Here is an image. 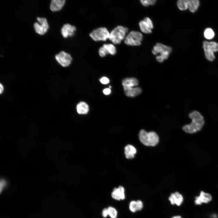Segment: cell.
Returning a JSON list of instances; mask_svg holds the SVG:
<instances>
[{
  "instance_id": "6da1fadb",
  "label": "cell",
  "mask_w": 218,
  "mask_h": 218,
  "mask_svg": "<svg viewBox=\"0 0 218 218\" xmlns=\"http://www.w3.org/2000/svg\"><path fill=\"white\" fill-rule=\"evenodd\" d=\"M189 117L192 120L191 122L184 126L182 127L183 130L187 133L190 134L200 131L205 123L202 115L199 112L194 111L190 113Z\"/></svg>"
},
{
  "instance_id": "7a4b0ae2",
  "label": "cell",
  "mask_w": 218,
  "mask_h": 218,
  "mask_svg": "<svg viewBox=\"0 0 218 218\" xmlns=\"http://www.w3.org/2000/svg\"><path fill=\"white\" fill-rule=\"evenodd\" d=\"M140 141L144 145L147 146H154L157 144L159 137L154 132H147L144 130H141L139 134Z\"/></svg>"
},
{
  "instance_id": "3957f363",
  "label": "cell",
  "mask_w": 218,
  "mask_h": 218,
  "mask_svg": "<svg viewBox=\"0 0 218 218\" xmlns=\"http://www.w3.org/2000/svg\"><path fill=\"white\" fill-rule=\"evenodd\" d=\"M128 30V28L121 25L116 27L110 33L109 39L114 44H118L126 37V35Z\"/></svg>"
},
{
  "instance_id": "277c9868",
  "label": "cell",
  "mask_w": 218,
  "mask_h": 218,
  "mask_svg": "<svg viewBox=\"0 0 218 218\" xmlns=\"http://www.w3.org/2000/svg\"><path fill=\"white\" fill-rule=\"evenodd\" d=\"M143 38V35L140 32L131 31L126 36L124 42L128 45H140Z\"/></svg>"
},
{
  "instance_id": "5b68a950",
  "label": "cell",
  "mask_w": 218,
  "mask_h": 218,
  "mask_svg": "<svg viewBox=\"0 0 218 218\" xmlns=\"http://www.w3.org/2000/svg\"><path fill=\"white\" fill-rule=\"evenodd\" d=\"M89 35L94 41H105L109 38L110 33L106 28L100 27L93 31Z\"/></svg>"
},
{
  "instance_id": "8992f818",
  "label": "cell",
  "mask_w": 218,
  "mask_h": 218,
  "mask_svg": "<svg viewBox=\"0 0 218 218\" xmlns=\"http://www.w3.org/2000/svg\"><path fill=\"white\" fill-rule=\"evenodd\" d=\"M38 22L34 24V28L36 32L38 34L43 35L47 31L49 25L47 19L44 18H37Z\"/></svg>"
},
{
  "instance_id": "52a82bcc",
  "label": "cell",
  "mask_w": 218,
  "mask_h": 218,
  "mask_svg": "<svg viewBox=\"0 0 218 218\" xmlns=\"http://www.w3.org/2000/svg\"><path fill=\"white\" fill-rule=\"evenodd\" d=\"M55 58L57 62L63 67L70 65L72 59L70 54L64 51H61L56 55Z\"/></svg>"
},
{
  "instance_id": "ba28073f",
  "label": "cell",
  "mask_w": 218,
  "mask_h": 218,
  "mask_svg": "<svg viewBox=\"0 0 218 218\" xmlns=\"http://www.w3.org/2000/svg\"><path fill=\"white\" fill-rule=\"evenodd\" d=\"M212 198V197L210 193L201 191L199 195L195 197L194 203L196 205L208 203L211 201Z\"/></svg>"
},
{
  "instance_id": "9c48e42d",
  "label": "cell",
  "mask_w": 218,
  "mask_h": 218,
  "mask_svg": "<svg viewBox=\"0 0 218 218\" xmlns=\"http://www.w3.org/2000/svg\"><path fill=\"white\" fill-rule=\"evenodd\" d=\"M76 30V27L68 24H64L61 30V32L64 38L73 36Z\"/></svg>"
},
{
  "instance_id": "30bf717a",
  "label": "cell",
  "mask_w": 218,
  "mask_h": 218,
  "mask_svg": "<svg viewBox=\"0 0 218 218\" xmlns=\"http://www.w3.org/2000/svg\"><path fill=\"white\" fill-rule=\"evenodd\" d=\"M169 200L172 205L180 206L183 201V196L177 192L172 193L169 197Z\"/></svg>"
},
{
  "instance_id": "8fae6325",
  "label": "cell",
  "mask_w": 218,
  "mask_h": 218,
  "mask_svg": "<svg viewBox=\"0 0 218 218\" xmlns=\"http://www.w3.org/2000/svg\"><path fill=\"white\" fill-rule=\"evenodd\" d=\"M124 191V188L122 186H119L118 188H114L111 193V197L116 200H123L125 198Z\"/></svg>"
},
{
  "instance_id": "7c38bea8",
  "label": "cell",
  "mask_w": 218,
  "mask_h": 218,
  "mask_svg": "<svg viewBox=\"0 0 218 218\" xmlns=\"http://www.w3.org/2000/svg\"><path fill=\"white\" fill-rule=\"evenodd\" d=\"M203 48L206 58L210 61H213L215 58L213 49L207 44V41H205L203 43Z\"/></svg>"
},
{
  "instance_id": "4fadbf2b",
  "label": "cell",
  "mask_w": 218,
  "mask_h": 218,
  "mask_svg": "<svg viewBox=\"0 0 218 218\" xmlns=\"http://www.w3.org/2000/svg\"><path fill=\"white\" fill-rule=\"evenodd\" d=\"M166 51L171 53L172 51V48L170 46L158 43H157L153 47L152 52L154 54L156 55L162 52Z\"/></svg>"
},
{
  "instance_id": "5bb4252c",
  "label": "cell",
  "mask_w": 218,
  "mask_h": 218,
  "mask_svg": "<svg viewBox=\"0 0 218 218\" xmlns=\"http://www.w3.org/2000/svg\"><path fill=\"white\" fill-rule=\"evenodd\" d=\"M126 95L128 97H135L140 94L142 91L141 88L139 87L124 88Z\"/></svg>"
},
{
  "instance_id": "9a60e30c",
  "label": "cell",
  "mask_w": 218,
  "mask_h": 218,
  "mask_svg": "<svg viewBox=\"0 0 218 218\" xmlns=\"http://www.w3.org/2000/svg\"><path fill=\"white\" fill-rule=\"evenodd\" d=\"M138 84V81L134 78H128L124 79L122 81L123 88L136 87Z\"/></svg>"
},
{
  "instance_id": "2e32d148",
  "label": "cell",
  "mask_w": 218,
  "mask_h": 218,
  "mask_svg": "<svg viewBox=\"0 0 218 218\" xmlns=\"http://www.w3.org/2000/svg\"><path fill=\"white\" fill-rule=\"evenodd\" d=\"M65 1L64 0H52L50 5L51 10L53 12L60 10L64 5Z\"/></svg>"
},
{
  "instance_id": "e0dca14e",
  "label": "cell",
  "mask_w": 218,
  "mask_h": 218,
  "mask_svg": "<svg viewBox=\"0 0 218 218\" xmlns=\"http://www.w3.org/2000/svg\"><path fill=\"white\" fill-rule=\"evenodd\" d=\"M124 149L125 155L127 158L130 159L134 157L137 150L134 146L128 144L125 147Z\"/></svg>"
},
{
  "instance_id": "ac0fdd59",
  "label": "cell",
  "mask_w": 218,
  "mask_h": 218,
  "mask_svg": "<svg viewBox=\"0 0 218 218\" xmlns=\"http://www.w3.org/2000/svg\"><path fill=\"white\" fill-rule=\"evenodd\" d=\"M89 107L88 104L84 102H80L76 106L77 112L79 114H86L89 111Z\"/></svg>"
},
{
  "instance_id": "d6986e66",
  "label": "cell",
  "mask_w": 218,
  "mask_h": 218,
  "mask_svg": "<svg viewBox=\"0 0 218 218\" xmlns=\"http://www.w3.org/2000/svg\"><path fill=\"white\" fill-rule=\"evenodd\" d=\"M200 2L198 0H189L188 8L192 12H194L198 8Z\"/></svg>"
},
{
  "instance_id": "ffe728a7",
  "label": "cell",
  "mask_w": 218,
  "mask_h": 218,
  "mask_svg": "<svg viewBox=\"0 0 218 218\" xmlns=\"http://www.w3.org/2000/svg\"><path fill=\"white\" fill-rule=\"evenodd\" d=\"M139 25L141 31L143 33L149 34L152 32L151 29L144 20L139 22Z\"/></svg>"
},
{
  "instance_id": "44dd1931",
  "label": "cell",
  "mask_w": 218,
  "mask_h": 218,
  "mask_svg": "<svg viewBox=\"0 0 218 218\" xmlns=\"http://www.w3.org/2000/svg\"><path fill=\"white\" fill-rule=\"evenodd\" d=\"M103 46L108 54L114 55L116 53V48L114 45L112 44H104Z\"/></svg>"
},
{
  "instance_id": "7402d4cb",
  "label": "cell",
  "mask_w": 218,
  "mask_h": 218,
  "mask_svg": "<svg viewBox=\"0 0 218 218\" xmlns=\"http://www.w3.org/2000/svg\"><path fill=\"white\" fill-rule=\"evenodd\" d=\"M189 0H179L177 2V6L181 10H185L188 8Z\"/></svg>"
},
{
  "instance_id": "603a6c76",
  "label": "cell",
  "mask_w": 218,
  "mask_h": 218,
  "mask_svg": "<svg viewBox=\"0 0 218 218\" xmlns=\"http://www.w3.org/2000/svg\"><path fill=\"white\" fill-rule=\"evenodd\" d=\"M170 53L167 51L162 52L160 53V55L156 56V59L160 63L162 62L164 60L167 59L168 58Z\"/></svg>"
},
{
  "instance_id": "cb8c5ba5",
  "label": "cell",
  "mask_w": 218,
  "mask_h": 218,
  "mask_svg": "<svg viewBox=\"0 0 218 218\" xmlns=\"http://www.w3.org/2000/svg\"><path fill=\"white\" fill-rule=\"evenodd\" d=\"M205 37L208 39L213 38L214 36V33L212 29L210 28L206 29L204 33Z\"/></svg>"
},
{
  "instance_id": "d4e9b609",
  "label": "cell",
  "mask_w": 218,
  "mask_h": 218,
  "mask_svg": "<svg viewBox=\"0 0 218 218\" xmlns=\"http://www.w3.org/2000/svg\"><path fill=\"white\" fill-rule=\"evenodd\" d=\"M108 215L111 218H116L117 213L116 210L114 207L109 206L107 208Z\"/></svg>"
},
{
  "instance_id": "484cf974",
  "label": "cell",
  "mask_w": 218,
  "mask_h": 218,
  "mask_svg": "<svg viewBox=\"0 0 218 218\" xmlns=\"http://www.w3.org/2000/svg\"><path fill=\"white\" fill-rule=\"evenodd\" d=\"M155 0H140L141 4L144 6H147L149 5H153L156 3Z\"/></svg>"
},
{
  "instance_id": "4316f807",
  "label": "cell",
  "mask_w": 218,
  "mask_h": 218,
  "mask_svg": "<svg viewBox=\"0 0 218 218\" xmlns=\"http://www.w3.org/2000/svg\"><path fill=\"white\" fill-rule=\"evenodd\" d=\"M129 208L131 212H135L137 211L136 201L134 200L131 201L129 204Z\"/></svg>"
},
{
  "instance_id": "83f0119b",
  "label": "cell",
  "mask_w": 218,
  "mask_h": 218,
  "mask_svg": "<svg viewBox=\"0 0 218 218\" xmlns=\"http://www.w3.org/2000/svg\"><path fill=\"white\" fill-rule=\"evenodd\" d=\"M98 51L99 55L101 57H104L108 54L103 46L99 48Z\"/></svg>"
},
{
  "instance_id": "f1b7e54d",
  "label": "cell",
  "mask_w": 218,
  "mask_h": 218,
  "mask_svg": "<svg viewBox=\"0 0 218 218\" xmlns=\"http://www.w3.org/2000/svg\"><path fill=\"white\" fill-rule=\"evenodd\" d=\"M144 20L147 23L151 29L153 28L154 26L153 22L150 18L148 17H145L144 18Z\"/></svg>"
},
{
  "instance_id": "f546056e",
  "label": "cell",
  "mask_w": 218,
  "mask_h": 218,
  "mask_svg": "<svg viewBox=\"0 0 218 218\" xmlns=\"http://www.w3.org/2000/svg\"><path fill=\"white\" fill-rule=\"evenodd\" d=\"M136 203L137 211L141 210L143 206L142 201L140 200H138L136 201Z\"/></svg>"
},
{
  "instance_id": "4dcf8cb0",
  "label": "cell",
  "mask_w": 218,
  "mask_h": 218,
  "mask_svg": "<svg viewBox=\"0 0 218 218\" xmlns=\"http://www.w3.org/2000/svg\"><path fill=\"white\" fill-rule=\"evenodd\" d=\"M100 81V82L103 84H107L109 82V80L107 77H104L101 78Z\"/></svg>"
},
{
  "instance_id": "1f68e13d",
  "label": "cell",
  "mask_w": 218,
  "mask_h": 218,
  "mask_svg": "<svg viewBox=\"0 0 218 218\" xmlns=\"http://www.w3.org/2000/svg\"><path fill=\"white\" fill-rule=\"evenodd\" d=\"M102 215L104 218L106 217L108 215L107 208H104L102 211Z\"/></svg>"
},
{
  "instance_id": "d6a6232c",
  "label": "cell",
  "mask_w": 218,
  "mask_h": 218,
  "mask_svg": "<svg viewBox=\"0 0 218 218\" xmlns=\"http://www.w3.org/2000/svg\"><path fill=\"white\" fill-rule=\"evenodd\" d=\"M103 93L105 95H109L111 93V90L110 88H105L103 90Z\"/></svg>"
},
{
  "instance_id": "836d02e7",
  "label": "cell",
  "mask_w": 218,
  "mask_h": 218,
  "mask_svg": "<svg viewBox=\"0 0 218 218\" xmlns=\"http://www.w3.org/2000/svg\"><path fill=\"white\" fill-rule=\"evenodd\" d=\"M0 94H1L3 93L4 89L3 86L1 84H0Z\"/></svg>"
},
{
  "instance_id": "e575fe53",
  "label": "cell",
  "mask_w": 218,
  "mask_h": 218,
  "mask_svg": "<svg viewBox=\"0 0 218 218\" xmlns=\"http://www.w3.org/2000/svg\"><path fill=\"white\" fill-rule=\"evenodd\" d=\"M171 218H182L180 216H176L172 217Z\"/></svg>"
}]
</instances>
